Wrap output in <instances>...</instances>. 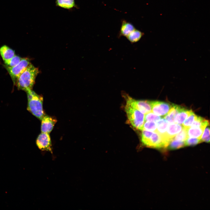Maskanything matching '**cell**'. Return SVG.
Here are the masks:
<instances>
[{"instance_id": "6da1fadb", "label": "cell", "mask_w": 210, "mask_h": 210, "mask_svg": "<svg viewBox=\"0 0 210 210\" xmlns=\"http://www.w3.org/2000/svg\"><path fill=\"white\" fill-rule=\"evenodd\" d=\"M39 73L38 69L31 63L18 78L16 84L18 88L26 92L32 90Z\"/></svg>"}, {"instance_id": "7a4b0ae2", "label": "cell", "mask_w": 210, "mask_h": 210, "mask_svg": "<svg viewBox=\"0 0 210 210\" xmlns=\"http://www.w3.org/2000/svg\"><path fill=\"white\" fill-rule=\"evenodd\" d=\"M28 99L27 110L41 120L45 115L43 107V98L32 90L26 92Z\"/></svg>"}, {"instance_id": "3957f363", "label": "cell", "mask_w": 210, "mask_h": 210, "mask_svg": "<svg viewBox=\"0 0 210 210\" xmlns=\"http://www.w3.org/2000/svg\"><path fill=\"white\" fill-rule=\"evenodd\" d=\"M141 141L145 146L160 149L168 147V145L157 132L142 130Z\"/></svg>"}, {"instance_id": "277c9868", "label": "cell", "mask_w": 210, "mask_h": 210, "mask_svg": "<svg viewBox=\"0 0 210 210\" xmlns=\"http://www.w3.org/2000/svg\"><path fill=\"white\" fill-rule=\"evenodd\" d=\"M125 110L131 125L137 130H142L145 122L144 114L135 108L127 104H126Z\"/></svg>"}, {"instance_id": "5b68a950", "label": "cell", "mask_w": 210, "mask_h": 210, "mask_svg": "<svg viewBox=\"0 0 210 210\" xmlns=\"http://www.w3.org/2000/svg\"><path fill=\"white\" fill-rule=\"evenodd\" d=\"M30 64V59L28 58H22L17 65L13 67H10L5 66L14 84H16L19 77Z\"/></svg>"}, {"instance_id": "8992f818", "label": "cell", "mask_w": 210, "mask_h": 210, "mask_svg": "<svg viewBox=\"0 0 210 210\" xmlns=\"http://www.w3.org/2000/svg\"><path fill=\"white\" fill-rule=\"evenodd\" d=\"M123 96L126 99V104L135 108L144 114L151 111L152 101L136 100L124 93Z\"/></svg>"}, {"instance_id": "52a82bcc", "label": "cell", "mask_w": 210, "mask_h": 210, "mask_svg": "<svg viewBox=\"0 0 210 210\" xmlns=\"http://www.w3.org/2000/svg\"><path fill=\"white\" fill-rule=\"evenodd\" d=\"M152 111L155 114L164 117L169 111L172 107V104L164 102L152 101Z\"/></svg>"}, {"instance_id": "ba28073f", "label": "cell", "mask_w": 210, "mask_h": 210, "mask_svg": "<svg viewBox=\"0 0 210 210\" xmlns=\"http://www.w3.org/2000/svg\"><path fill=\"white\" fill-rule=\"evenodd\" d=\"M36 144L40 149L52 152L51 142L49 133L41 132L36 139Z\"/></svg>"}, {"instance_id": "9c48e42d", "label": "cell", "mask_w": 210, "mask_h": 210, "mask_svg": "<svg viewBox=\"0 0 210 210\" xmlns=\"http://www.w3.org/2000/svg\"><path fill=\"white\" fill-rule=\"evenodd\" d=\"M41 120V132L48 133L52 131L57 121L56 119L53 117L45 115Z\"/></svg>"}, {"instance_id": "30bf717a", "label": "cell", "mask_w": 210, "mask_h": 210, "mask_svg": "<svg viewBox=\"0 0 210 210\" xmlns=\"http://www.w3.org/2000/svg\"><path fill=\"white\" fill-rule=\"evenodd\" d=\"M183 127L181 125L172 123L168 125L166 134V139L169 141L182 130Z\"/></svg>"}, {"instance_id": "8fae6325", "label": "cell", "mask_w": 210, "mask_h": 210, "mask_svg": "<svg viewBox=\"0 0 210 210\" xmlns=\"http://www.w3.org/2000/svg\"><path fill=\"white\" fill-rule=\"evenodd\" d=\"M192 111V110L187 109L180 106L177 113L175 117V123L180 125L182 124Z\"/></svg>"}, {"instance_id": "7c38bea8", "label": "cell", "mask_w": 210, "mask_h": 210, "mask_svg": "<svg viewBox=\"0 0 210 210\" xmlns=\"http://www.w3.org/2000/svg\"><path fill=\"white\" fill-rule=\"evenodd\" d=\"M157 130L158 133L164 140H166V134L169 123L164 118H161L156 122Z\"/></svg>"}, {"instance_id": "4fadbf2b", "label": "cell", "mask_w": 210, "mask_h": 210, "mask_svg": "<svg viewBox=\"0 0 210 210\" xmlns=\"http://www.w3.org/2000/svg\"><path fill=\"white\" fill-rule=\"evenodd\" d=\"M206 127H190L187 130L188 137L201 139L202 134Z\"/></svg>"}, {"instance_id": "5bb4252c", "label": "cell", "mask_w": 210, "mask_h": 210, "mask_svg": "<svg viewBox=\"0 0 210 210\" xmlns=\"http://www.w3.org/2000/svg\"><path fill=\"white\" fill-rule=\"evenodd\" d=\"M180 106L172 104V107L168 113L163 117L169 123H175L174 119Z\"/></svg>"}, {"instance_id": "9a60e30c", "label": "cell", "mask_w": 210, "mask_h": 210, "mask_svg": "<svg viewBox=\"0 0 210 210\" xmlns=\"http://www.w3.org/2000/svg\"><path fill=\"white\" fill-rule=\"evenodd\" d=\"M0 54L4 61L12 58L15 55V51L6 45L0 48Z\"/></svg>"}, {"instance_id": "2e32d148", "label": "cell", "mask_w": 210, "mask_h": 210, "mask_svg": "<svg viewBox=\"0 0 210 210\" xmlns=\"http://www.w3.org/2000/svg\"><path fill=\"white\" fill-rule=\"evenodd\" d=\"M55 3L57 6L67 9L77 8L74 0H56Z\"/></svg>"}, {"instance_id": "e0dca14e", "label": "cell", "mask_w": 210, "mask_h": 210, "mask_svg": "<svg viewBox=\"0 0 210 210\" xmlns=\"http://www.w3.org/2000/svg\"><path fill=\"white\" fill-rule=\"evenodd\" d=\"M135 29V27L132 24L124 20L122 23L120 29V35L127 37Z\"/></svg>"}, {"instance_id": "ac0fdd59", "label": "cell", "mask_w": 210, "mask_h": 210, "mask_svg": "<svg viewBox=\"0 0 210 210\" xmlns=\"http://www.w3.org/2000/svg\"><path fill=\"white\" fill-rule=\"evenodd\" d=\"M143 35V33L139 30L135 29L126 37L131 43H133L139 41Z\"/></svg>"}, {"instance_id": "d6986e66", "label": "cell", "mask_w": 210, "mask_h": 210, "mask_svg": "<svg viewBox=\"0 0 210 210\" xmlns=\"http://www.w3.org/2000/svg\"><path fill=\"white\" fill-rule=\"evenodd\" d=\"M209 125V123L208 120L197 116L195 120L190 127H206Z\"/></svg>"}, {"instance_id": "ffe728a7", "label": "cell", "mask_w": 210, "mask_h": 210, "mask_svg": "<svg viewBox=\"0 0 210 210\" xmlns=\"http://www.w3.org/2000/svg\"><path fill=\"white\" fill-rule=\"evenodd\" d=\"M186 146L185 141H178L173 139L170 142L168 147L169 149H176Z\"/></svg>"}, {"instance_id": "44dd1931", "label": "cell", "mask_w": 210, "mask_h": 210, "mask_svg": "<svg viewBox=\"0 0 210 210\" xmlns=\"http://www.w3.org/2000/svg\"><path fill=\"white\" fill-rule=\"evenodd\" d=\"M22 58L20 56L15 55L12 58L4 61L6 66L12 67L17 65L21 61Z\"/></svg>"}, {"instance_id": "7402d4cb", "label": "cell", "mask_w": 210, "mask_h": 210, "mask_svg": "<svg viewBox=\"0 0 210 210\" xmlns=\"http://www.w3.org/2000/svg\"><path fill=\"white\" fill-rule=\"evenodd\" d=\"M196 115L192 111L188 117V118L183 123V126L184 127L188 129L190 127L196 117Z\"/></svg>"}, {"instance_id": "603a6c76", "label": "cell", "mask_w": 210, "mask_h": 210, "mask_svg": "<svg viewBox=\"0 0 210 210\" xmlns=\"http://www.w3.org/2000/svg\"><path fill=\"white\" fill-rule=\"evenodd\" d=\"M187 130L188 129L183 127L180 133L177 134L173 139L178 141H185L188 137Z\"/></svg>"}, {"instance_id": "cb8c5ba5", "label": "cell", "mask_w": 210, "mask_h": 210, "mask_svg": "<svg viewBox=\"0 0 210 210\" xmlns=\"http://www.w3.org/2000/svg\"><path fill=\"white\" fill-rule=\"evenodd\" d=\"M143 130L152 132H156L157 130L156 123L153 121H146L144 123Z\"/></svg>"}, {"instance_id": "d4e9b609", "label": "cell", "mask_w": 210, "mask_h": 210, "mask_svg": "<svg viewBox=\"0 0 210 210\" xmlns=\"http://www.w3.org/2000/svg\"><path fill=\"white\" fill-rule=\"evenodd\" d=\"M162 118L161 116L155 114L151 111L146 114L145 116V121L156 122Z\"/></svg>"}, {"instance_id": "484cf974", "label": "cell", "mask_w": 210, "mask_h": 210, "mask_svg": "<svg viewBox=\"0 0 210 210\" xmlns=\"http://www.w3.org/2000/svg\"><path fill=\"white\" fill-rule=\"evenodd\" d=\"M185 141L186 146H193L202 142L201 139L189 137Z\"/></svg>"}, {"instance_id": "4316f807", "label": "cell", "mask_w": 210, "mask_h": 210, "mask_svg": "<svg viewBox=\"0 0 210 210\" xmlns=\"http://www.w3.org/2000/svg\"><path fill=\"white\" fill-rule=\"evenodd\" d=\"M202 134L201 139L202 141L207 143L210 142V128L209 125L207 126L205 129Z\"/></svg>"}]
</instances>
